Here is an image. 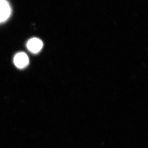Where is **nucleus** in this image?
I'll return each mask as SVG.
<instances>
[{
	"instance_id": "f257e3e1",
	"label": "nucleus",
	"mask_w": 148,
	"mask_h": 148,
	"mask_svg": "<svg viewBox=\"0 0 148 148\" xmlns=\"http://www.w3.org/2000/svg\"><path fill=\"white\" fill-rule=\"evenodd\" d=\"M11 14V8L6 0H0V23L6 21Z\"/></svg>"
},
{
	"instance_id": "f03ea898",
	"label": "nucleus",
	"mask_w": 148,
	"mask_h": 148,
	"mask_svg": "<svg viewBox=\"0 0 148 148\" xmlns=\"http://www.w3.org/2000/svg\"><path fill=\"white\" fill-rule=\"evenodd\" d=\"M43 46L42 41L36 38H32L28 41L27 46L28 50L32 53H37L42 49Z\"/></svg>"
},
{
	"instance_id": "7ed1b4c3",
	"label": "nucleus",
	"mask_w": 148,
	"mask_h": 148,
	"mask_svg": "<svg viewBox=\"0 0 148 148\" xmlns=\"http://www.w3.org/2000/svg\"><path fill=\"white\" fill-rule=\"evenodd\" d=\"M29 58L24 52H19L16 54L14 58V62L18 69H24L29 64Z\"/></svg>"
}]
</instances>
